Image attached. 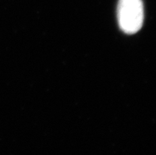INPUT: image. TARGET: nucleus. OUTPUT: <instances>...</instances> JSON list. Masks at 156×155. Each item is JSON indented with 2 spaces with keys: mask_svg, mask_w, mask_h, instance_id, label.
I'll return each instance as SVG.
<instances>
[{
  "mask_svg": "<svg viewBox=\"0 0 156 155\" xmlns=\"http://www.w3.org/2000/svg\"><path fill=\"white\" fill-rule=\"evenodd\" d=\"M144 5L142 0H119L117 19L119 26L127 34L136 33L144 23Z\"/></svg>",
  "mask_w": 156,
  "mask_h": 155,
  "instance_id": "1",
  "label": "nucleus"
}]
</instances>
